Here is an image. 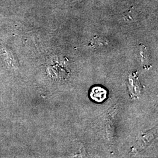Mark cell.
I'll list each match as a JSON object with an SVG mask.
<instances>
[{
	"mask_svg": "<svg viewBox=\"0 0 158 158\" xmlns=\"http://www.w3.org/2000/svg\"><path fill=\"white\" fill-rule=\"evenodd\" d=\"M107 90L101 86H94L90 93L91 98L97 102L104 101L107 98Z\"/></svg>",
	"mask_w": 158,
	"mask_h": 158,
	"instance_id": "obj_1",
	"label": "cell"
}]
</instances>
